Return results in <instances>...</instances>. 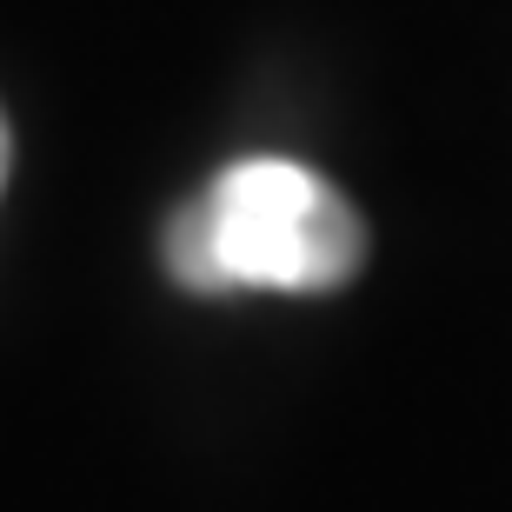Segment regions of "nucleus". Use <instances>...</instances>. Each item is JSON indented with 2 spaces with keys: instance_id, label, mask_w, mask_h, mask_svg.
Wrapping results in <instances>:
<instances>
[{
  "instance_id": "nucleus-2",
  "label": "nucleus",
  "mask_w": 512,
  "mask_h": 512,
  "mask_svg": "<svg viewBox=\"0 0 512 512\" xmlns=\"http://www.w3.org/2000/svg\"><path fill=\"white\" fill-rule=\"evenodd\" d=\"M0 180H7V120H0Z\"/></svg>"
},
{
  "instance_id": "nucleus-1",
  "label": "nucleus",
  "mask_w": 512,
  "mask_h": 512,
  "mask_svg": "<svg viewBox=\"0 0 512 512\" xmlns=\"http://www.w3.org/2000/svg\"><path fill=\"white\" fill-rule=\"evenodd\" d=\"M160 253L187 293H333L360 273L366 227L300 160H233L173 207Z\"/></svg>"
}]
</instances>
